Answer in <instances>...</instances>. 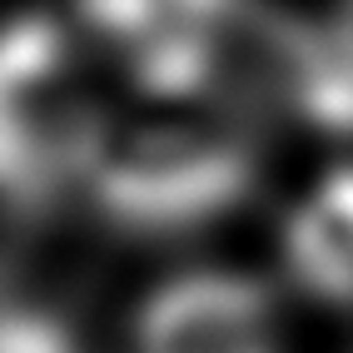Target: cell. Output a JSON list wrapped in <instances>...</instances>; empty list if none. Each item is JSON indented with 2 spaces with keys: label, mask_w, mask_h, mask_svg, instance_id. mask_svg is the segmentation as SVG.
<instances>
[{
  "label": "cell",
  "mask_w": 353,
  "mask_h": 353,
  "mask_svg": "<svg viewBox=\"0 0 353 353\" xmlns=\"http://www.w3.org/2000/svg\"><path fill=\"white\" fill-rule=\"evenodd\" d=\"M95 194L110 214L139 229H179L219 214L244 190L249 154L234 134L204 120H134L100 125L90 150Z\"/></svg>",
  "instance_id": "6da1fadb"
},
{
  "label": "cell",
  "mask_w": 353,
  "mask_h": 353,
  "mask_svg": "<svg viewBox=\"0 0 353 353\" xmlns=\"http://www.w3.org/2000/svg\"><path fill=\"white\" fill-rule=\"evenodd\" d=\"M95 134L65 40L40 26L0 35V184L45 190L70 164H90Z\"/></svg>",
  "instance_id": "7a4b0ae2"
},
{
  "label": "cell",
  "mask_w": 353,
  "mask_h": 353,
  "mask_svg": "<svg viewBox=\"0 0 353 353\" xmlns=\"http://www.w3.org/2000/svg\"><path fill=\"white\" fill-rule=\"evenodd\" d=\"M139 353H279L269 299L239 274H179L139 309Z\"/></svg>",
  "instance_id": "3957f363"
},
{
  "label": "cell",
  "mask_w": 353,
  "mask_h": 353,
  "mask_svg": "<svg viewBox=\"0 0 353 353\" xmlns=\"http://www.w3.org/2000/svg\"><path fill=\"white\" fill-rule=\"evenodd\" d=\"M284 259L323 303H353V164L303 194L284 224Z\"/></svg>",
  "instance_id": "277c9868"
},
{
  "label": "cell",
  "mask_w": 353,
  "mask_h": 353,
  "mask_svg": "<svg viewBox=\"0 0 353 353\" xmlns=\"http://www.w3.org/2000/svg\"><path fill=\"white\" fill-rule=\"evenodd\" d=\"M0 353H80L70 328L35 309H0Z\"/></svg>",
  "instance_id": "5b68a950"
}]
</instances>
